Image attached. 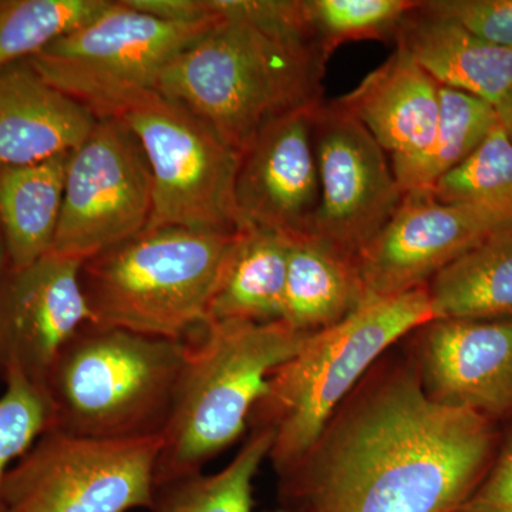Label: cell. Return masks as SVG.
<instances>
[{
	"mask_svg": "<svg viewBox=\"0 0 512 512\" xmlns=\"http://www.w3.org/2000/svg\"><path fill=\"white\" fill-rule=\"evenodd\" d=\"M494 437L490 417L436 402L416 372L394 370L279 474L278 512H453L484 477Z\"/></svg>",
	"mask_w": 512,
	"mask_h": 512,
	"instance_id": "6da1fadb",
	"label": "cell"
},
{
	"mask_svg": "<svg viewBox=\"0 0 512 512\" xmlns=\"http://www.w3.org/2000/svg\"><path fill=\"white\" fill-rule=\"evenodd\" d=\"M326 62L315 47L218 18L165 67L156 90L210 124L242 154L272 120L323 103Z\"/></svg>",
	"mask_w": 512,
	"mask_h": 512,
	"instance_id": "7a4b0ae2",
	"label": "cell"
},
{
	"mask_svg": "<svg viewBox=\"0 0 512 512\" xmlns=\"http://www.w3.org/2000/svg\"><path fill=\"white\" fill-rule=\"evenodd\" d=\"M311 333L282 320L271 323L211 322L187 355L157 463L160 485L202 473L244 434L269 377L291 359Z\"/></svg>",
	"mask_w": 512,
	"mask_h": 512,
	"instance_id": "3957f363",
	"label": "cell"
},
{
	"mask_svg": "<svg viewBox=\"0 0 512 512\" xmlns=\"http://www.w3.org/2000/svg\"><path fill=\"white\" fill-rule=\"evenodd\" d=\"M187 340L87 323L67 340L45 382L50 427L76 436H163Z\"/></svg>",
	"mask_w": 512,
	"mask_h": 512,
	"instance_id": "277c9868",
	"label": "cell"
},
{
	"mask_svg": "<svg viewBox=\"0 0 512 512\" xmlns=\"http://www.w3.org/2000/svg\"><path fill=\"white\" fill-rule=\"evenodd\" d=\"M426 286L369 299L345 319L306 338L268 380L252 410L254 429L274 433L269 460L284 473L318 440L330 417L384 350L433 322Z\"/></svg>",
	"mask_w": 512,
	"mask_h": 512,
	"instance_id": "5b68a950",
	"label": "cell"
},
{
	"mask_svg": "<svg viewBox=\"0 0 512 512\" xmlns=\"http://www.w3.org/2000/svg\"><path fill=\"white\" fill-rule=\"evenodd\" d=\"M238 232L146 229L83 262L80 279L97 325L190 339L207 325L212 292Z\"/></svg>",
	"mask_w": 512,
	"mask_h": 512,
	"instance_id": "8992f818",
	"label": "cell"
},
{
	"mask_svg": "<svg viewBox=\"0 0 512 512\" xmlns=\"http://www.w3.org/2000/svg\"><path fill=\"white\" fill-rule=\"evenodd\" d=\"M99 117L123 121L146 154L153 177L146 229L241 231L235 205L241 153L210 124L157 90L128 94Z\"/></svg>",
	"mask_w": 512,
	"mask_h": 512,
	"instance_id": "52a82bcc",
	"label": "cell"
},
{
	"mask_svg": "<svg viewBox=\"0 0 512 512\" xmlns=\"http://www.w3.org/2000/svg\"><path fill=\"white\" fill-rule=\"evenodd\" d=\"M163 437L101 440L46 430L10 467L5 512L150 511Z\"/></svg>",
	"mask_w": 512,
	"mask_h": 512,
	"instance_id": "ba28073f",
	"label": "cell"
},
{
	"mask_svg": "<svg viewBox=\"0 0 512 512\" xmlns=\"http://www.w3.org/2000/svg\"><path fill=\"white\" fill-rule=\"evenodd\" d=\"M218 18L163 22L113 2L103 15L26 60L97 117L128 94L156 90L165 67Z\"/></svg>",
	"mask_w": 512,
	"mask_h": 512,
	"instance_id": "9c48e42d",
	"label": "cell"
},
{
	"mask_svg": "<svg viewBox=\"0 0 512 512\" xmlns=\"http://www.w3.org/2000/svg\"><path fill=\"white\" fill-rule=\"evenodd\" d=\"M151 211L153 177L137 137L99 117L70 154L53 254L89 261L146 231Z\"/></svg>",
	"mask_w": 512,
	"mask_h": 512,
	"instance_id": "30bf717a",
	"label": "cell"
},
{
	"mask_svg": "<svg viewBox=\"0 0 512 512\" xmlns=\"http://www.w3.org/2000/svg\"><path fill=\"white\" fill-rule=\"evenodd\" d=\"M313 146L319 207L311 234L356 258L393 217L404 192L383 148L333 101L315 111Z\"/></svg>",
	"mask_w": 512,
	"mask_h": 512,
	"instance_id": "8fae6325",
	"label": "cell"
},
{
	"mask_svg": "<svg viewBox=\"0 0 512 512\" xmlns=\"http://www.w3.org/2000/svg\"><path fill=\"white\" fill-rule=\"evenodd\" d=\"M510 228V214L443 204L430 190L404 192L390 221L356 255L366 301L427 286L451 262Z\"/></svg>",
	"mask_w": 512,
	"mask_h": 512,
	"instance_id": "7c38bea8",
	"label": "cell"
},
{
	"mask_svg": "<svg viewBox=\"0 0 512 512\" xmlns=\"http://www.w3.org/2000/svg\"><path fill=\"white\" fill-rule=\"evenodd\" d=\"M82 261L47 254L0 279V376L45 387L50 367L82 326L96 323L84 295Z\"/></svg>",
	"mask_w": 512,
	"mask_h": 512,
	"instance_id": "4fadbf2b",
	"label": "cell"
},
{
	"mask_svg": "<svg viewBox=\"0 0 512 512\" xmlns=\"http://www.w3.org/2000/svg\"><path fill=\"white\" fill-rule=\"evenodd\" d=\"M319 106L286 113L266 124L241 154L235 205L242 229L288 237L311 234L319 207L313 116Z\"/></svg>",
	"mask_w": 512,
	"mask_h": 512,
	"instance_id": "5bb4252c",
	"label": "cell"
},
{
	"mask_svg": "<svg viewBox=\"0 0 512 512\" xmlns=\"http://www.w3.org/2000/svg\"><path fill=\"white\" fill-rule=\"evenodd\" d=\"M420 380L436 402L485 417L512 410V316L423 326Z\"/></svg>",
	"mask_w": 512,
	"mask_h": 512,
	"instance_id": "9a60e30c",
	"label": "cell"
},
{
	"mask_svg": "<svg viewBox=\"0 0 512 512\" xmlns=\"http://www.w3.org/2000/svg\"><path fill=\"white\" fill-rule=\"evenodd\" d=\"M97 121L89 107L46 82L28 62L0 70V167L72 153Z\"/></svg>",
	"mask_w": 512,
	"mask_h": 512,
	"instance_id": "2e32d148",
	"label": "cell"
},
{
	"mask_svg": "<svg viewBox=\"0 0 512 512\" xmlns=\"http://www.w3.org/2000/svg\"><path fill=\"white\" fill-rule=\"evenodd\" d=\"M333 103L359 121L397 165L419 157L433 141L440 86L396 47L355 90Z\"/></svg>",
	"mask_w": 512,
	"mask_h": 512,
	"instance_id": "e0dca14e",
	"label": "cell"
},
{
	"mask_svg": "<svg viewBox=\"0 0 512 512\" xmlns=\"http://www.w3.org/2000/svg\"><path fill=\"white\" fill-rule=\"evenodd\" d=\"M394 43L441 87L494 107L512 92V49L491 45L457 23L431 15L421 2L403 19Z\"/></svg>",
	"mask_w": 512,
	"mask_h": 512,
	"instance_id": "ac0fdd59",
	"label": "cell"
},
{
	"mask_svg": "<svg viewBox=\"0 0 512 512\" xmlns=\"http://www.w3.org/2000/svg\"><path fill=\"white\" fill-rule=\"evenodd\" d=\"M365 302L355 256L313 234L289 237L282 322L299 332H318Z\"/></svg>",
	"mask_w": 512,
	"mask_h": 512,
	"instance_id": "d6986e66",
	"label": "cell"
},
{
	"mask_svg": "<svg viewBox=\"0 0 512 512\" xmlns=\"http://www.w3.org/2000/svg\"><path fill=\"white\" fill-rule=\"evenodd\" d=\"M288 255V235L264 228L239 231L212 292L207 323L282 320Z\"/></svg>",
	"mask_w": 512,
	"mask_h": 512,
	"instance_id": "ffe728a7",
	"label": "cell"
},
{
	"mask_svg": "<svg viewBox=\"0 0 512 512\" xmlns=\"http://www.w3.org/2000/svg\"><path fill=\"white\" fill-rule=\"evenodd\" d=\"M72 153L0 167V229L10 268H25L52 252Z\"/></svg>",
	"mask_w": 512,
	"mask_h": 512,
	"instance_id": "44dd1931",
	"label": "cell"
},
{
	"mask_svg": "<svg viewBox=\"0 0 512 512\" xmlns=\"http://www.w3.org/2000/svg\"><path fill=\"white\" fill-rule=\"evenodd\" d=\"M434 320L512 316V228L451 262L426 286Z\"/></svg>",
	"mask_w": 512,
	"mask_h": 512,
	"instance_id": "7402d4cb",
	"label": "cell"
},
{
	"mask_svg": "<svg viewBox=\"0 0 512 512\" xmlns=\"http://www.w3.org/2000/svg\"><path fill=\"white\" fill-rule=\"evenodd\" d=\"M498 114L487 101L440 86V113L433 141L407 163L392 165L403 192L430 190L464 160L497 126Z\"/></svg>",
	"mask_w": 512,
	"mask_h": 512,
	"instance_id": "603a6c76",
	"label": "cell"
},
{
	"mask_svg": "<svg viewBox=\"0 0 512 512\" xmlns=\"http://www.w3.org/2000/svg\"><path fill=\"white\" fill-rule=\"evenodd\" d=\"M274 433L254 429L235 457L217 473L195 474L160 485L148 512H254V481L269 458Z\"/></svg>",
	"mask_w": 512,
	"mask_h": 512,
	"instance_id": "cb8c5ba5",
	"label": "cell"
},
{
	"mask_svg": "<svg viewBox=\"0 0 512 512\" xmlns=\"http://www.w3.org/2000/svg\"><path fill=\"white\" fill-rule=\"evenodd\" d=\"M111 5V0H0V70L39 55Z\"/></svg>",
	"mask_w": 512,
	"mask_h": 512,
	"instance_id": "d4e9b609",
	"label": "cell"
},
{
	"mask_svg": "<svg viewBox=\"0 0 512 512\" xmlns=\"http://www.w3.org/2000/svg\"><path fill=\"white\" fill-rule=\"evenodd\" d=\"M417 5L413 0H302L306 26L326 60L346 42H394Z\"/></svg>",
	"mask_w": 512,
	"mask_h": 512,
	"instance_id": "484cf974",
	"label": "cell"
},
{
	"mask_svg": "<svg viewBox=\"0 0 512 512\" xmlns=\"http://www.w3.org/2000/svg\"><path fill=\"white\" fill-rule=\"evenodd\" d=\"M430 191L443 204L512 215V140L503 124L498 121L483 143Z\"/></svg>",
	"mask_w": 512,
	"mask_h": 512,
	"instance_id": "4316f807",
	"label": "cell"
},
{
	"mask_svg": "<svg viewBox=\"0 0 512 512\" xmlns=\"http://www.w3.org/2000/svg\"><path fill=\"white\" fill-rule=\"evenodd\" d=\"M0 396V512L6 474L35 441L49 430L50 407L45 390L22 375L5 379Z\"/></svg>",
	"mask_w": 512,
	"mask_h": 512,
	"instance_id": "83f0119b",
	"label": "cell"
},
{
	"mask_svg": "<svg viewBox=\"0 0 512 512\" xmlns=\"http://www.w3.org/2000/svg\"><path fill=\"white\" fill-rule=\"evenodd\" d=\"M207 6L217 18L238 20L265 35L318 50L306 26L302 0H207Z\"/></svg>",
	"mask_w": 512,
	"mask_h": 512,
	"instance_id": "f1b7e54d",
	"label": "cell"
},
{
	"mask_svg": "<svg viewBox=\"0 0 512 512\" xmlns=\"http://www.w3.org/2000/svg\"><path fill=\"white\" fill-rule=\"evenodd\" d=\"M421 8L491 45L512 49V0H426Z\"/></svg>",
	"mask_w": 512,
	"mask_h": 512,
	"instance_id": "f546056e",
	"label": "cell"
},
{
	"mask_svg": "<svg viewBox=\"0 0 512 512\" xmlns=\"http://www.w3.org/2000/svg\"><path fill=\"white\" fill-rule=\"evenodd\" d=\"M453 512H512V431L487 476Z\"/></svg>",
	"mask_w": 512,
	"mask_h": 512,
	"instance_id": "4dcf8cb0",
	"label": "cell"
},
{
	"mask_svg": "<svg viewBox=\"0 0 512 512\" xmlns=\"http://www.w3.org/2000/svg\"><path fill=\"white\" fill-rule=\"evenodd\" d=\"M124 5L151 18L170 23H194L217 18L208 10L207 0H121Z\"/></svg>",
	"mask_w": 512,
	"mask_h": 512,
	"instance_id": "1f68e13d",
	"label": "cell"
},
{
	"mask_svg": "<svg viewBox=\"0 0 512 512\" xmlns=\"http://www.w3.org/2000/svg\"><path fill=\"white\" fill-rule=\"evenodd\" d=\"M498 119L512 140V92L497 107Z\"/></svg>",
	"mask_w": 512,
	"mask_h": 512,
	"instance_id": "d6a6232c",
	"label": "cell"
},
{
	"mask_svg": "<svg viewBox=\"0 0 512 512\" xmlns=\"http://www.w3.org/2000/svg\"><path fill=\"white\" fill-rule=\"evenodd\" d=\"M8 266V255H6L5 241H3L2 229H0V279Z\"/></svg>",
	"mask_w": 512,
	"mask_h": 512,
	"instance_id": "836d02e7",
	"label": "cell"
}]
</instances>
